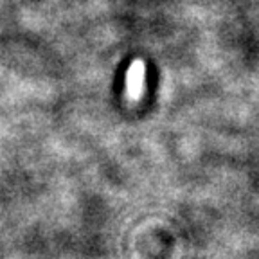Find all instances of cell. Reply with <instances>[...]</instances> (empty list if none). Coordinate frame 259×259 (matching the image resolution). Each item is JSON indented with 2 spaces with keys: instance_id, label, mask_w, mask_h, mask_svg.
Returning <instances> with one entry per match:
<instances>
[{
  "instance_id": "6da1fadb",
  "label": "cell",
  "mask_w": 259,
  "mask_h": 259,
  "mask_svg": "<svg viewBox=\"0 0 259 259\" xmlns=\"http://www.w3.org/2000/svg\"><path fill=\"white\" fill-rule=\"evenodd\" d=\"M146 85V65L144 61L135 60L130 65L128 74H126V97L130 101H139L144 92Z\"/></svg>"
}]
</instances>
